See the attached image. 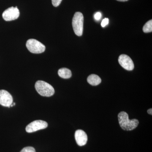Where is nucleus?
I'll return each mask as SVG.
<instances>
[{"mask_svg":"<svg viewBox=\"0 0 152 152\" xmlns=\"http://www.w3.org/2000/svg\"><path fill=\"white\" fill-rule=\"evenodd\" d=\"M118 119L120 126L124 130H133L139 125L138 120L136 119H129V115L125 112H120L118 115Z\"/></svg>","mask_w":152,"mask_h":152,"instance_id":"f257e3e1","label":"nucleus"},{"mask_svg":"<svg viewBox=\"0 0 152 152\" xmlns=\"http://www.w3.org/2000/svg\"><path fill=\"white\" fill-rule=\"evenodd\" d=\"M35 87L37 92L43 96H51L55 93L54 89L51 85L43 81H37Z\"/></svg>","mask_w":152,"mask_h":152,"instance_id":"f03ea898","label":"nucleus"},{"mask_svg":"<svg viewBox=\"0 0 152 152\" xmlns=\"http://www.w3.org/2000/svg\"><path fill=\"white\" fill-rule=\"evenodd\" d=\"M84 17L80 12H77L72 19L73 28L76 35L80 37L83 35V30Z\"/></svg>","mask_w":152,"mask_h":152,"instance_id":"7ed1b4c3","label":"nucleus"},{"mask_svg":"<svg viewBox=\"0 0 152 152\" xmlns=\"http://www.w3.org/2000/svg\"><path fill=\"white\" fill-rule=\"evenodd\" d=\"M27 48L30 52L33 53L39 54L43 53L45 50V46L35 39H30L26 44Z\"/></svg>","mask_w":152,"mask_h":152,"instance_id":"20e7f679","label":"nucleus"},{"mask_svg":"<svg viewBox=\"0 0 152 152\" xmlns=\"http://www.w3.org/2000/svg\"><path fill=\"white\" fill-rule=\"evenodd\" d=\"M48 126L46 122L42 120L35 121L28 125L26 127V131L28 133H32L40 130L44 129Z\"/></svg>","mask_w":152,"mask_h":152,"instance_id":"39448f33","label":"nucleus"},{"mask_svg":"<svg viewBox=\"0 0 152 152\" xmlns=\"http://www.w3.org/2000/svg\"><path fill=\"white\" fill-rule=\"evenodd\" d=\"M19 16L20 11L17 7H11L7 9L2 14L3 19L7 21L16 20L19 18Z\"/></svg>","mask_w":152,"mask_h":152,"instance_id":"423d86ee","label":"nucleus"},{"mask_svg":"<svg viewBox=\"0 0 152 152\" xmlns=\"http://www.w3.org/2000/svg\"><path fill=\"white\" fill-rule=\"evenodd\" d=\"M118 62L120 65L125 69L132 71L134 69V64L130 57L127 55L123 54L119 57Z\"/></svg>","mask_w":152,"mask_h":152,"instance_id":"0eeeda50","label":"nucleus"},{"mask_svg":"<svg viewBox=\"0 0 152 152\" xmlns=\"http://www.w3.org/2000/svg\"><path fill=\"white\" fill-rule=\"evenodd\" d=\"M12 103V96L10 93L5 90H0V104L10 107Z\"/></svg>","mask_w":152,"mask_h":152,"instance_id":"6e6552de","label":"nucleus"},{"mask_svg":"<svg viewBox=\"0 0 152 152\" xmlns=\"http://www.w3.org/2000/svg\"><path fill=\"white\" fill-rule=\"evenodd\" d=\"M75 138L77 144L80 146L85 145L88 141L87 134L82 130H77L75 133Z\"/></svg>","mask_w":152,"mask_h":152,"instance_id":"1a4fd4ad","label":"nucleus"},{"mask_svg":"<svg viewBox=\"0 0 152 152\" xmlns=\"http://www.w3.org/2000/svg\"><path fill=\"white\" fill-rule=\"evenodd\" d=\"M87 81L90 85L93 86H97L101 83L102 80L100 77L97 75L92 74L88 76Z\"/></svg>","mask_w":152,"mask_h":152,"instance_id":"9d476101","label":"nucleus"},{"mask_svg":"<svg viewBox=\"0 0 152 152\" xmlns=\"http://www.w3.org/2000/svg\"><path fill=\"white\" fill-rule=\"evenodd\" d=\"M58 74L61 77L64 79L70 78L72 75L70 70L66 68L60 69L58 71Z\"/></svg>","mask_w":152,"mask_h":152,"instance_id":"9b49d317","label":"nucleus"},{"mask_svg":"<svg viewBox=\"0 0 152 152\" xmlns=\"http://www.w3.org/2000/svg\"><path fill=\"white\" fill-rule=\"evenodd\" d=\"M143 31L144 33H148L152 31V20H151L146 23L143 28Z\"/></svg>","mask_w":152,"mask_h":152,"instance_id":"f8f14e48","label":"nucleus"},{"mask_svg":"<svg viewBox=\"0 0 152 152\" xmlns=\"http://www.w3.org/2000/svg\"><path fill=\"white\" fill-rule=\"evenodd\" d=\"M20 152H36V151L33 147H27L23 149Z\"/></svg>","mask_w":152,"mask_h":152,"instance_id":"ddd939ff","label":"nucleus"},{"mask_svg":"<svg viewBox=\"0 0 152 152\" xmlns=\"http://www.w3.org/2000/svg\"><path fill=\"white\" fill-rule=\"evenodd\" d=\"M62 0H52V4L54 7H57L59 6Z\"/></svg>","mask_w":152,"mask_h":152,"instance_id":"4468645a","label":"nucleus"},{"mask_svg":"<svg viewBox=\"0 0 152 152\" xmlns=\"http://www.w3.org/2000/svg\"><path fill=\"white\" fill-rule=\"evenodd\" d=\"M109 20L108 18H105L103 19L102 21V23H101V26L102 27H105L106 26H107L109 23Z\"/></svg>","mask_w":152,"mask_h":152,"instance_id":"2eb2a0df","label":"nucleus"},{"mask_svg":"<svg viewBox=\"0 0 152 152\" xmlns=\"http://www.w3.org/2000/svg\"><path fill=\"white\" fill-rule=\"evenodd\" d=\"M102 18V14L99 12L96 13L94 15V18L97 20H99Z\"/></svg>","mask_w":152,"mask_h":152,"instance_id":"dca6fc26","label":"nucleus"},{"mask_svg":"<svg viewBox=\"0 0 152 152\" xmlns=\"http://www.w3.org/2000/svg\"><path fill=\"white\" fill-rule=\"evenodd\" d=\"M148 113L150 115H152V108H151L150 109H149L148 110Z\"/></svg>","mask_w":152,"mask_h":152,"instance_id":"f3484780","label":"nucleus"},{"mask_svg":"<svg viewBox=\"0 0 152 152\" xmlns=\"http://www.w3.org/2000/svg\"><path fill=\"white\" fill-rule=\"evenodd\" d=\"M117 1H126L128 0H117Z\"/></svg>","mask_w":152,"mask_h":152,"instance_id":"a211bd4d","label":"nucleus"},{"mask_svg":"<svg viewBox=\"0 0 152 152\" xmlns=\"http://www.w3.org/2000/svg\"><path fill=\"white\" fill-rule=\"evenodd\" d=\"M13 104L14 106H15V103H14Z\"/></svg>","mask_w":152,"mask_h":152,"instance_id":"6ab92c4d","label":"nucleus"}]
</instances>
